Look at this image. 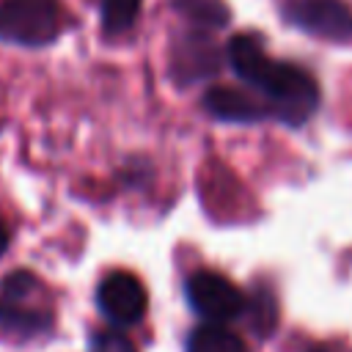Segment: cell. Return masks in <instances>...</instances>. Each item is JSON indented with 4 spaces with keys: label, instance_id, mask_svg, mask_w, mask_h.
Here are the masks:
<instances>
[{
    "label": "cell",
    "instance_id": "8fae6325",
    "mask_svg": "<svg viewBox=\"0 0 352 352\" xmlns=\"http://www.w3.org/2000/svg\"><path fill=\"white\" fill-rule=\"evenodd\" d=\"M176 8L204 28H220L228 22V11L220 0H176Z\"/></svg>",
    "mask_w": 352,
    "mask_h": 352
},
{
    "label": "cell",
    "instance_id": "30bf717a",
    "mask_svg": "<svg viewBox=\"0 0 352 352\" xmlns=\"http://www.w3.org/2000/svg\"><path fill=\"white\" fill-rule=\"evenodd\" d=\"M143 0H102V28L107 33H124L135 25Z\"/></svg>",
    "mask_w": 352,
    "mask_h": 352
},
{
    "label": "cell",
    "instance_id": "8992f818",
    "mask_svg": "<svg viewBox=\"0 0 352 352\" xmlns=\"http://www.w3.org/2000/svg\"><path fill=\"white\" fill-rule=\"evenodd\" d=\"M99 311L113 324H135L146 314V289L132 272H110L96 289Z\"/></svg>",
    "mask_w": 352,
    "mask_h": 352
},
{
    "label": "cell",
    "instance_id": "9a60e30c",
    "mask_svg": "<svg viewBox=\"0 0 352 352\" xmlns=\"http://www.w3.org/2000/svg\"><path fill=\"white\" fill-rule=\"evenodd\" d=\"M314 352H324V349H314Z\"/></svg>",
    "mask_w": 352,
    "mask_h": 352
},
{
    "label": "cell",
    "instance_id": "9c48e42d",
    "mask_svg": "<svg viewBox=\"0 0 352 352\" xmlns=\"http://www.w3.org/2000/svg\"><path fill=\"white\" fill-rule=\"evenodd\" d=\"M187 352H245V341L228 324H198L187 338Z\"/></svg>",
    "mask_w": 352,
    "mask_h": 352
},
{
    "label": "cell",
    "instance_id": "7c38bea8",
    "mask_svg": "<svg viewBox=\"0 0 352 352\" xmlns=\"http://www.w3.org/2000/svg\"><path fill=\"white\" fill-rule=\"evenodd\" d=\"M91 352H138L121 330H99L91 336Z\"/></svg>",
    "mask_w": 352,
    "mask_h": 352
},
{
    "label": "cell",
    "instance_id": "5b68a950",
    "mask_svg": "<svg viewBox=\"0 0 352 352\" xmlns=\"http://www.w3.org/2000/svg\"><path fill=\"white\" fill-rule=\"evenodd\" d=\"M283 14L308 36L324 41L352 38V11L344 0H289Z\"/></svg>",
    "mask_w": 352,
    "mask_h": 352
},
{
    "label": "cell",
    "instance_id": "7a4b0ae2",
    "mask_svg": "<svg viewBox=\"0 0 352 352\" xmlns=\"http://www.w3.org/2000/svg\"><path fill=\"white\" fill-rule=\"evenodd\" d=\"M0 327L36 336L52 327V302L47 289L33 272H14L0 286Z\"/></svg>",
    "mask_w": 352,
    "mask_h": 352
},
{
    "label": "cell",
    "instance_id": "52a82bcc",
    "mask_svg": "<svg viewBox=\"0 0 352 352\" xmlns=\"http://www.w3.org/2000/svg\"><path fill=\"white\" fill-rule=\"evenodd\" d=\"M204 104L212 116L223 118V121H258L264 118L270 110L261 99L245 94V91H236V88H228V85H217L212 91H206L204 96Z\"/></svg>",
    "mask_w": 352,
    "mask_h": 352
},
{
    "label": "cell",
    "instance_id": "4fadbf2b",
    "mask_svg": "<svg viewBox=\"0 0 352 352\" xmlns=\"http://www.w3.org/2000/svg\"><path fill=\"white\" fill-rule=\"evenodd\" d=\"M250 327H256L258 333H267L275 324V305L270 294H256L253 305H250Z\"/></svg>",
    "mask_w": 352,
    "mask_h": 352
},
{
    "label": "cell",
    "instance_id": "5bb4252c",
    "mask_svg": "<svg viewBox=\"0 0 352 352\" xmlns=\"http://www.w3.org/2000/svg\"><path fill=\"white\" fill-rule=\"evenodd\" d=\"M8 248V226L3 223V217H0V253Z\"/></svg>",
    "mask_w": 352,
    "mask_h": 352
},
{
    "label": "cell",
    "instance_id": "6da1fadb",
    "mask_svg": "<svg viewBox=\"0 0 352 352\" xmlns=\"http://www.w3.org/2000/svg\"><path fill=\"white\" fill-rule=\"evenodd\" d=\"M231 69L264 94L267 110L283 124L300 126L319 107V88L314 77L294 63L272 60L256 33H239L226 47Z\"/></svg>",
    "mask_w": 352,
    "mask_h": 352
},
{
    "label": "cell",
    "instance_id": "3957f363",
    "mask_svg": "<svg viewBox=\"0 0 352 352\" xmlns=\"http://www.w3.org/2000/svg\"><path fill=\"white\" fill-rule=\"evenodd\" d=\"M63 25L60 0H3L0 38L22 47H41L58 38Z\"/></svg>",
    "mask_w": 352,
    "mask_h": 352
},
{
    "label": "cell",
    "instance_id": "ba28073f",
    "mask_svg": "<svg viewBox=\"0 0 352 352\" xmlns=\"http://www.w3.org/2000/svg\"><path fill=\"white\" fill-rule=\"evenodd\" d=\"M217 55L206 38H184V44L173 55V72L187 80H201L204 74L214 72Z\"/></svg>",
    "mask_w": 352,
    "mask_h": 352
},
{
    "label": "cell",
    "instance_id": "277c9868",
    "mask_svg": "<svg viewBox=\"0 0 352 352\" xmlns=\"http://www.w3.org/2000/svg\"><path fill=\"white\" fill-rule=\"evenodd\" d=\"M187 300L192 311L212 324H231L245 314V294L226 275L212 270H198L187 280Z\"/></svg>",
    "mask_w": 352,
    "mask_h": 352
}]
</instances>
